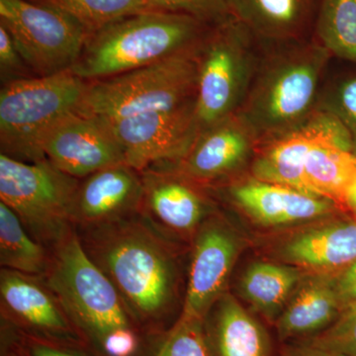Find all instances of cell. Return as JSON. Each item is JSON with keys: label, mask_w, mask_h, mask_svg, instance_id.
<instances>
[{"label": "cell", "mask_w": 356, "mask_h": 356, "mask_svg": "<svg viewBox=\"0 0 356 356\" xmlns=\"http://www.w3.org/2000/svg\"><path fill=\"white\" fill-rule=\"evenodd\" d=\"M76 229L84 252L145 331L156 337L172 329L184 311L186 293L184 245L142 214Z\"/></svg>", "instance_id": "1"}, {"label": "cell", "mask_w": 356, "mask_h": 356, "mask_svg": "<svg viewBox=\"0 0 356 356\" xmlns=\"http://www.w3.org/2000/svg\"><path fill=\"white\" fill-rule=\"evenodd\" d=\"M44 280L96 356H151L156 337L145 331L111 281L84 252L72 228L51 248Z\"/></svg>", "instance_id": "2"}, {"label": "cell", "mask_w": 356, "mask_h": 356, "mask_svg": "<svg viewBox=\"0 0 356 356\" xmlns=\"http://www.w3.org/2000/svg\"><path fill=\"white\" fill-rule=\"evenodd\" d=\"M211 28L185 14H134L88 34L70 70L91 81L158 64L196 50Z\"/></svg>", "instance_id": "3"}, {"label": "cell", "mask_w": 356, "mask_h": 356, "mask_svg": "<svg viewBox=\"0 0 356 356\" xmlns=\"http://www.w3.org/2000/svg\"><path fill=\"white\" fill-rule=\"evenodd\" d=\"M330 53L320 44L281 53L264 65L238 115L257 142L304 123L314 113Z\"/></svg>", "instance_id": "4"}, {"label": "cell", "mask_w": 356, "mask_h": 356, "mask_svg": "<svg viewBox=\"0 0 356 356\" xmlns=\"http://www.w3.org/2000/svg\"><path fill=\"white\" fill-rule=\"evenodd\" d=\"M86 81L72 70L3 84L0 90V149L11 159H46L42 145L51 129L83 105Z\"/></svg>", "instance_id": "5"}, {"label": "cell", "mask_w": 356, "mask_h": 356, "mask_svg": "<svg viewBox=\"0 0 356 356\" xmlns=\"http://www.w3.org/2000/svg\"><path fill=\"white\" fill-rule=\"evenodd\" d=\"M197 51L198 48L158 64L86 81L79 113L116 120L195 104Z\"/></svg>", "instance_id": "6"}, {"label": "cell", "mask_w": 356, "mask_h": 356, "mask_svg": "<svg viewBox=\"0 0 356 356\" xmlns=\"http://www.w3.org/2000/svg\"><path fill=\"white\" fill-rule=\"evenodd\" d=\"M79 184V178L63 172L47 159L25 163L0 154V202L50 250L74 228L72 212Z\"/></svg>", "instance_id": "7"}, {"label": "cell", "mask_w": 356, "mask_h": 356, "mask_svg": "<svg viewBox=\"0 0 356 356\" xmlns=\"http://www.w3.org/2000/svg\"><path fill=\"white\" fill-rule=\"evenodd\" d=\"M235 18L214 26L197 51L195 116L199 132L238 113L250 86L252 56Z\"/></svg>", "instance_id": "8"}, {"label": "cell", "mask_w": 356, "mask_h": 356, "mask_svg": "<svg viewBox=\"0 0 356 356\" xmlns=\"http://www.w3.org/2000/svg\"><path fill=\"white\" fill-rule=\"evenodd\" d=\"M0 25L37 76L72 70L88 36L67 14L31 0H0Z\"/></svg>", "instance_id": "9"}, {"label": "cell", "mask_w": 356, "mask_h": 356, "mask_svg": "<svg viewBox=\"0 0 356 356\" xmlns=\"http://www.w3.org/2000/svg\"><path fill=\"white\" fill-rule=\"evenodd\" d=\"M0 323L24 336L88 348L62 301L41 276L0 269Z\"/></svg>", "instance_id": "10"}, {"label": "cell", "mask_w": 356, "mask_h": 356, "mask_svg": "<svg viewBox=\"0 0 356 356\" xmlns=\"http://www.w3.org/2000/svg\"><path fill=\"white\" fill-rule=\"evenodd\" d=\"M243 245L242 236L217 211L203 222L191 245L181 315L206 318L227 292Z\"/></svg>", "instance_id": "11"}, {"label": "cell", "mask_w": 356, "mask_h": 356, "mask_svg": "<svg viewBox=\"0 0 356 356\" xmlns=\"http://www.w3.org/2000/svg\"><path fill=\"white\" fill-rule=\"evenodd\" d=\"M104 120L123 149L125 163L139 172L184 158L200 134L195 104Z\"/></svg>", "instance_id": "12"}, {"label": "cell", "mask_w": 356, "mask_h": 356, "mask_svg": "<svg viewBox=\"0 0 356 356\" xmlns=\"http://www.w3.org/2000/svg\"><path fill=\"white\" fill-rule=\"evenodd\" d=\"M140 173L144 184L140 214L163 235L191 245L203 222L217 211L209 188L161 166Z\"/></svg>", "instance_id": "13"}, {"label": "cell", "mask_w": 356, "mask_h": 356, "mask_svg": "<svg viewBox=\"0 0 356 356\" xmlns=\"http://www.w3.org/2000/svg\"><path fill=\"white\" fill-rule=\"evenodd\" d=\"M42 149L51 165L79 179L126 163L108 123L91 115L74 113L58 122L44 138Z\"/></svg>", "instance_id": "14"}, {"label": "cell", "mask_w": 356, "mask_h": 356, "mask_svg": "<svg viewBox=\"0 0 356 356\" xmlns=\"http://www.w3.org/2000/svg\"><path fill=\"white\" fill-rule=\"evenodd\" d=\"M212 188L222 191L238 209L264 228L301 227L336 215L341 209L331 199L254 177Z\"/></svg>", "instance_id": "15"}, {"label": "cell", "mask_w": 356, "mask_h": 356, "mask_svg": "<svg viewBox=\"0 0 356 356\" xmlns=\"http://www.w3.org/2000/svg\"><path fill=\"white\" fill-rule=\"evenodd\" d=\"M275 255L305 273L337 275L356 261V215L339 212L298 227L277 243Z\"/></svg>", "instance_id": "16"}, {"label": "cell", "mask_w": 356, "mask_h": 356, "mask_svg": "<svg viewBox=\"0 0 356 356\" xmlns=\"http://www.w3.org/2000/svg\"><path fill=\"white\" fill-rule=\"evenodd\" d=\"M346 130L348 129L332 112H314L301 125L261 140L252 161V177L312 194L305 180L309 152L318 140Z\"/></svg>", "instance_id": "17"}, {"label": "cell", "mask_w": 356, "mask_h": 356, "mask_svg": "<svg viewBox=\"0 0 356 356\" xmlns=\"http://www.w3.org/2000/svg\"><path fill=\"white\" fill-rule=\"evenodd\" d=\"M255 142L254 134L236 114L199 134L184 158L156 166L211 188L233 177L245 165Z\"/></svg>", "instance_id": "18"}, {"label": "cell", "mask_w": 356, "mask_h": 356, "mask_svg": "<svg viewBox=\"0 0 356 356\" xmlns=\"http://www.w3.org/2000/svg\"><path fill=\"white\" fill-rule=\"evenodd\" d=\"M142 173L127 163L98 170L79 179L72 212L74 229L88 228L140 214Z\"/></svg>", "instance_id": "19"}, {"label": "cell", "mask_w": 356, "mask_h": 356, "mask_svg": "<svg viewBox=\"0 0 356 356\" xmlns=\"http://www.w3.org/2000/svg\"><path fill=\"white\" fill-rule=\"evenodd\" d=\"M332 274L307 273L275 321L280 339L320 334L343 311Z\"/></svg>", "instance_id": "20"}, {"label": "cell", "mask_w": 356, "mask_h": 356, "mask_svg": "<svg viewBox=\"0 0 356 356\" xmlns=\"http://www.w3.org/2000/svg\"><path fill=\"white\" fill-rule=\"evenodd\" d=\"M214 356H269L268 336L234 295L227 291L204 318Z\"/></svg>", "instance_id": "21"}, {"label": "cell", "mask_w": 356, "mask_h": 356, "mask_svg": "<svg viewBox=\"0 0 356 356\" xmlns=\"http://www.w3.org/2000/svg\"><path fill=\"white\" fill-rule=\"evenodd\" d=\"M356 175V154L350 131L329 136L312 147L305 163V180L314 195L343 207L344 195Z\"/></svg>", "instance_id": "22"}, {"label": "cell", "mask_w": 356, "mask_h": 356, "mask_svg": "<svg viewBox=\"0 0 356 356\" xmlns=\"http://www.w3.org/2000/svg\"><path fill=\"white\" fill-rule=\"evenodd\" d=\"M307 273L283 262L254 261L241 276L238 291L259 313L276 321Z\"/></svg>", "instance_id": "23"}, {"label": "cell", "mask_w": 356, "mask_h": 356, "mask_svg": "<svg viewBox=\"0 0 356 356\" xmlns=\"http://www.w3.org/2000/svg\"><path fill=\"white\" fill-rule=\"evenodd\" d=\"M232 16L257 35L288 39L302 29L311 0H228Z\"/></svg>", "instance_id": "24"}, {"label": "cell", "mask_w": 356, "mask_h": 356, "mask_svg": "<svg viewBox=\"0 0 356 356\" xmlns=\"http://www.w3.org/2000/svg\"><path fill=\"white\" fill-rule=\"evenodd\" d=\"M50 264V248L35 240L15 212L0 202L1 268L44 277Z\"/></svg>", "instance_id": "25"}, {"label": "cell", "mask_w": 356, "mask_h": 356, "mask_svg": "<svg viewBox=\"0 0 356 356\" xmlns=\"http://www.w3.org/2000/svg\"><path fill=\"white\" fill-rule=\"evenodd\" d=\"M317 34L330 54L356 62V0H322Z\"/></svg>", "instance_id": "26"}, {"label": "cell", "mask_w": 356, "mask_h": 356, "mask_svg": "<svg viewBox=\"0 0 356 356\" xmlns=\"http://www.w3.org/2000/svg\"><path fill=\"white\" fill-rule=\"evenodd\" d=\"M62 11L90 33L134 14L154 10L147 0H31Z\"/></svg>", "instance_id": "27"}, {"label": "cell", "mask_w": 356, "mask_h": 356, "mask_svg": "<svg viewBox=\"0 0 356 356\" xmlns=\"http://www.w3.org/2000/svg\"><path fill=\"white\" fill-rule=\"evenodd\" d=\"M151 356H214L204 320L180 316L172 329L156 337Z\"/></svg>", "instance_id": "28"}, {"label": "cell", "mask_w": 356, "mask_h": 356, "mask_svg": "<svg viewBox=\"0 0 356 356\" xmlns=\"http://www.w3.org/2000/svg\"><path fill=\"white\" fill-rule=\"evenodd\" d=\"M306 343L346 356H356V303L344 307L334 323Z\"/></svg>", "instance_id": "29"}, {"label": "cell", "mask_w": 356, "mask_h": 356, "mask_svg": "<svg viewBox=\"0 0 356 356\" xmlns=\"http://www.w3.org/2000/svg\"><path fill=\"white\" fill-rule=\"evenodd\" d=\"M154 10L185 14L205 24H222L231 19L228 0H147Z\"/></svg>", "instance_id": "30"}, {"label": "cell", "mask_w": 356, "mask_h": 356, "mask_svg": "<svg viewBox=\"0 0 356 356\" xmlns=\"http://www.w3.org/2000/svg\"><path fill=\"white\" fill-rule=\"evenodd\" d=\"M37 76L22 57L13 37L4 26L0 25V77L2 86Z\"/></svg>", "instance_id": "31"}, {"label": "cell", "mask_w": 356, "mask_h": 356, "mask_svg": "<svg viewBox=\"0 0 356 356\" xmlns=\"http://www.w3.org/2000/svg\"><path fill=\"white\" fill-rule=\"evenodd\" d=\"M327 111L336 115L350 130L356 154V76L346 79L339 86L334 95L332 107Z\"/></svg>", "instance_id": "32"}, {"label": "cell", "mask_w": 356, "mask_h": 356, "mask_svg": "<svg viewBox=\"0 0 356 356\" xmlns=\"http://www.w3.org/2000/svg\"><path fill=\"white\" fill-rule=\"evenodd\" d=\"M13 332H15L21 350L26 356H96L84 346L54 343L24 336L14 330Z\"/></svg>", "instance_id": "33"}, {"label": "cell", "mask_w": 356, "mask_h": 356, "mask_svg": "<svg viewBox=\"0 0 356 356\" xmlns=\"http://www.w3.org/2000/svg\"><path fill=\"white\" fill-rule=\"evenodd\" d=\"M336 288L343 309L356 303V261L336 276Z\"/></svg>", "instance_id": "34"}, {"label": "cell", "mask_w": 356, "mask_h": 356, "mask_svg": "<svg viewBox=\"0 0 356 356\" xmlns=\"http://www.w3.org/2000/svg\"><path fill=\"white\" fill-rule=\"evenodd\" d=\"M0 356H26L21 350L15 332L0 323Z\"/></svg>", "instance_id": "35"}, {"label": "cell", "mask_w": 356, "mask_h": 356, "mask_svg": "<svg viewBox=\"0 0 356 356\" xmlns=\"http://www.w3.org/2000/svg\"><path fill=\"white\" fill-rule=\"evenodd\" d=\"M281 356H346L336 351L327 350L311 344L303 343L292 346L283 351Z\"/></svg>", "instance_id": "36"}, {"label": "cell", "mask_w": 356, "mask_h": 356, "mask_svg": "<svg viewBox=\"0 0 356 356\" xmlns=\"http://www.w3.org/2000/svg\"><path fill=\"white\" fill-rule=\"evenodd\" d=\"M343 207L350 211L351 214L356 215V175L353 178L348 189H346V195H344Z\"/></svg>", "instance_id": "37"}]
</instances>
